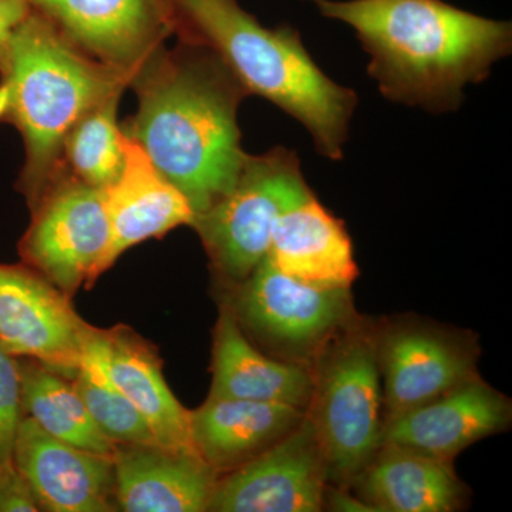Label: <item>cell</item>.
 <instances>
[{"mask_svg":"<svg viewBox=\"0 0 512 512\" xmlns=\"http://www.w3.org/2000/svg\"><path fill=\"white\" fill-rule=\"evenodd\" d=\"M130 86L138 110L121 131L183 192L194 217L207 211L234 188L248 157L238 127L247 90L214 50L185 42L161 46Z\"/></svg>","mask_w":512,"mask_h":512,"instance_id":"6da1fadb","label":"cell"},{"mask_svg":"<svg viewBox=\"0 0 512 512\" xmlns=\"http://www.w3.org/2000/svg\"><path fill=\"white\" fill-rule=\"evenodd\" d=\"M356 32L370 77L394 103L457 110L468 84L484 82L510 55L512 26L443 0H312Z\"/></svg>","mask_w":512,"mask_h":512,"instance_id":"7a4b0ae2","label":"cell"},{"mask_svg":"<svg viewBox=\"0 0 512 512\" xmlns=\"http://www.w3.org/2000/svg\"><path fill=\"white\" fill-rule=\"evenodd\" d=\"M180 42L210 47L248 94L298 120L316 151L343 158L357 96L323 72L292 26L266 28L238 0H168Z\"/></svg>","mask_w":512,"mask_h":512,"instance_id":"3957f363","label":"cell"},{"mask_svg":"<svg viewBox=\"0 0 512 512\" xmlns=\"http://www.w3.org/2000/svg\"><path fill=\"white\" fill-rule=\"evenodd\" d=\"M131 79L87 56L36 9L23 20L0 70V123L22 134L26 158L18 185L30 207L63 167L74 124Z\"/></svg>","mask_w":512,"mask_h":512,"instance_id":"277c9868","label":"cell"},{"mask_svg":"<svg viewBox=\"0 0 512 512\" xmlns=\"http://www.w3.org/2000/svg\"><path fill=\"white\" fill-rule=\"evenodd\" d=\"M309 420L328 480L348 488L383 444V390L376 353V325L357 316L313 360Z\"/></svg>","mask_w":512,"mask_h":512,"instance_id":"5b68a950","label":"cell"},{"mask_svg":"<svg viewBox=\"0 0 512 512\" xmlns=\"http://www.w3.org/2000/svg\"><path fill=\"white\" fill-rule=\"evenodd\" d=\"M312 194L295 151L276 147L261 156L248 154L234 188L191 225L214 268L239 284L268 255L278 218Z\"/></svg>","mask_w":512,"mask_h":512,"instance_id":"8992f818","label":"cell"},{"mask_svg":"<svg viewBox=\"0 0 512 512\" xmlns=\"http://www.w3.org/2000/svg\"><path fill=\"white\" fill-rule=\"evenodd\" d=\"M237 285L229 309L239 325L286 362L311 367L326 343L357 318L350 288L306 284L276 269L268 256Z\"/></svg>","mask_w":512,"mask_h":512,"instance_id":"52a82bcc","label":"cell"},{"mask_svg":"<svg viewBox=\"0 0 512 512\" xmlns=\"http://www.w3.org/2000/svg\"><path fill=\"white\" fill-rule=\"evenodd\" d=\"M33 220L20 242L26 265L72 298L92 286L110 239L104 192L83 183L66 167L32 205Z\"/></svg>","mask_w":512,"mask_h":512,"instance_id":"ba28073f","label":"cell"},{"mask_svg":"<svg viewBox=\"0 0 512 512\" xmlns=\"http://www.w3.org/2000/svg\"><path fill=\"white\" fill-rule=\"evenodd\" d=\"M476 336L419 319L376 326V353L387 421L478 376Z\"/></svg>","mask_w":512,"mask_h":512,"instance_id":"9c48e42d","label":"cell"},{"mask_svg":"<svg viewBox=\"0 0 512 512\" xmlns=\"http://www.w3.org/2000/svg\"><path fill=\"white\" fill-rule=\"evenodd\" d=\"M328 466L308 414L288 436L218 478L208 511L318 512Z\"/></svg>","mask_w":512,"mask_h":512,"instance_id":"30bf717a","label":"cell"},{"mask_svg":"<svg viewBox=\"0 0 512 512\" xmlns=\"http://www.w3.org/2000/svg\"><path fill=\"white\" fill-rule=\"evenodd\" d=\"M90 325L32 266L0 264V346L72 379L82 362Z\"/></svg>","mask_w":512,"mask_h":512,"instance_id":"8fae6325","label":"cell"},{"mask_svg":"<svg viewBox=\"0 0 512 512\" xmlns=\"http://www.w3.org/2000/svg\"><path fill=\"white\" fill-rule=\"evenodd\" d=\"M74 46L134 76L174 35L168 0H30Z\"/></svg>","mask_w":512,"mask_h":512,"instance_id":"7c38bea8","label":"cell"},{"mask_svg":"<svg viewBox=\"0 0 512 512\" xmlns=\"http://www.w3.org/2000/svg\"><path fill=\"white\" fill-rule=\"evenodd\" d=\"M13 464L29 484L40 511L117 510L113 460L50 436L29 416L20 420Z\"/></svg>","mask_w":512,"mask_h":512,"instance_id":"4fadbf2b","label":"cell"},{"mask_svg":"<svg viewBox=\"0 0 512 512\" xmlns=\"http://www.w3.org/2000/svg\"><path fill=\"white\" fill-rule=\"evenodd\" d=\"M510 399L480 376L384 424L383 443L419 451L443 463L471 444L510 427Z\"/></svg>","mask_w":512,"mask_h":512,"instance_id":"5bb4252c","label":"cell"},{"mask_svg":"<svg viewBox=\"0 0 512 512\" xmlns=\"http://www.w3.org/2000/svg\"><path fill=\"white\" fill-rule=\"evenodd\" d=\"M123 170L104 192L110 239L97 268V278L113 266L127 249L150 238L164 237L194 220L183 192L165 180L146 151L121 131Z\"/></svg>","mask_w":512,"mask_h":512,"instance_id":"9a60e30c","label":"cell"},{"mask_svg":"<svg viewBox=\"0 0 512 512\" xmlns=\"http://www.w3.org/2000/svg\"><path fill=\"white\" fill-rule=\"evenodd\" d=\"M116 503L127 512L208 511L220 474L195 450L120 444L113 458Z\"/></svg>","mask_w":512,"mask_h":512,"instance_id":"2e32d148","label":"cell"},{"mask_svg":"<svg viewBox=\"0 0 512 512\" xmlns=\"http://www.w3.org/2000/svg\"><path fill=\"white\" fill-rule=\"evenodd\" d=\"M86 339L99 355L111 382L146 419L157 443L195 450L190 410L181 406L165 382L156 349L123 325L111 329L90 326Z\"/></svg>","mask_w":512,"mask_h":512,"instance_id":"e0dca14e","label":"cell"},{"mask_svg":"<svg viewBox=\"0 0 512 512\" xmlns=\"http://www.w3.org/2000/svg\"><path fill=\"white\" fill-rule=\"evenodd\" d=\"M313 392L311 367L275 360L251 345L229 306H222L212 345L214 399L288 404L308 410Z\"/></svg>","mask_w":512,"mask_h":512,"instance_id":"ac0fdd59","label":"cell"},{"mask_svg":"<svg viewBox=\"0 0 512 512\" xmlns=\"http://www.w3.org/2000/svg\"><path fill=\"white\" fill-rule=\"evenodd\" d=\"M266 256L276 269L306 284L350 288L359 276L345 224L313 194L278 218Z\"/></svg>","mask_w":512,"mask_h":512,"instance_id":"d6986e66","label":"cell"},{"mask_svg":"<svg viewBox=\"0 0 512 512\" xmlns=\"http://www.w3.org/2000/svg\"><path fill=\"white\" fill-rule=\"evenodd\" d=\"M305 416L288 404L208 397L190 412L191 440L221 477L284 439Z\"/></svg>","mask_w":512,"mask_h":512,"instance_id":"ffe728a7","label":"cell"},{"mask_svg":"<svg viewBox=\"0 0 512 512\" xmlns=\"http://www.w3.org/2000/svg\"><path fill=\"white\" fill-rule=\"evenodd\" d=\"M350 487L376 512H453L466 498L453 464L389 443Z\"/></svg>","mask_w":512,"mask_h":512,"instance_id":"44dd1931","label":"cell"},{"mask_svg":"<svg viewBox=\"0 0 512 512\" xmlns=\"http://www.w3.org/2000/svg\"><path fill=\"white\" fill-rule=\"evenodd\" d=\"M18 362L23 414L50 436L113 460L117 444L101 433L70 379L36 360Z\"/></svg>","mask_w":512,"mask_h":512,"instance_id":"7402d4cb","label":"cell"},{"mask_svg":"<svg viewBox=\"0 0 512 512\" xmlns=\"http://www.w3.org/2000/svg\"><path fill=\"white\" fill-rule=\"evenodd\" d=\"M117 90L100 101L74 124L63 146V165L70 174L92 187L106 190L119 178L124 165Z\"/></svg>","mask_w":512,"mask_h":512,"instance_id":"603a6c76","label":"cell"},{"mask_svg":"<svg viewBox=\"0 0 512 512\" xmlns=\"http://www.w3.org/2000/svg\"><path fill=\"white\" fill-rule=\"evenodd\" d=\"M70 382L101 433L114 444H158L146 419L111 382L87 339L82 362Z\"/></svg>","mask_w":512,"mask_h":512,"instance_id":"cb8c5ba5","label":"cell"},{"mask_svg":"<svg viewBox=\"0 0 512 512\" xmlns=\"http://www.w3.org/2000/svg\"><path fill=\"white\" fill-rule=\"evenodd\" d=\"M23 416L19 362L0 346V468L13 463V446Z\"/></svg>","mask_w":512,"mask_h":512,"instance_id":"d4e9b609","label":"cell"},{"mask_svg":"<svg viewBox=\"0 0 512 512\" xmlns=\"http://www.w3.org/2000/svg\"><path fill=\"white\" fill-rule=\"evenodd\" d=\"M40 511L29 484L15 464L0 468V512Z\"/></svg>","mask_w":512,"mask_h":512,"instance_id":"484cf974","label":"cell"},{"mask_svg":"<svg viewBox=\"0 0 512 512\" xmlns=\"http://www.w3.org/2000/svg\"><path fill=\"white\" fill-rule=\"evenodd\" d=\"M32 10L30 0H0V70L8 59L13 35Z\"/></svg>","mask_w":512,"mask_h":512,"instance_id":"4316f807","label":"cell"},{"mask_svg":"<svg viewBox=\"0 0 512 512\" xmlns=\"http://www.w3.org/2000/svg\"><path fill=\"white\" fill-rule=\"evenodd\" d=\"M325 507H329V510L332 511L376 512L375 508L360 500L357 495L349 494L348 488L338 487L326 490Z\"/></svg>","mask_w":512,"mask_h":512,"instance_id":"83f0119b","label":"cell"}]
</instances>
